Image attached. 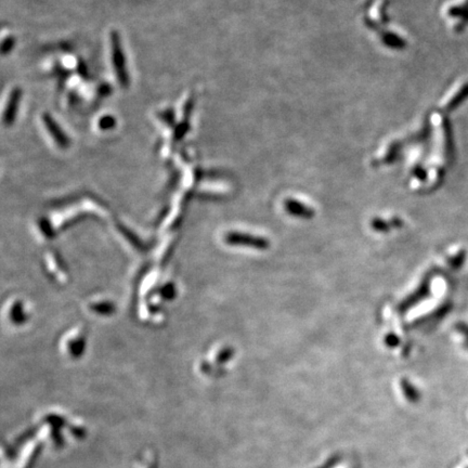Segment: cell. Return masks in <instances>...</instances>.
<instances>
[{"label": "cell", "mask_w": 468, "mask_h": 468, "mask_svg": "<svg viewBox=\"0 0 468 468\" xmlns=\"http://www.w3.org/2000/svg\"><path fill=\"white\" fill-rule=\"evenodd\" d=\"M466 98H468V81L462 84L460 86V88L454 92L453 97L448 101V104H446V107H448L449 109H452V108H454L456 106H459V104L461 102H463Z\"/></svg>", "instance_id": "5"}, {"label": "cell", "mask_w": 468, "mask_h": 468, "mask_svg": "<svg viewBox=\"0 0 468 468\" xmlns=\"http://www.w3.org/2000/svg\"><path fill=\"white\" fill-rule=\"evenodd\" d=\"M466 257H467V254L466 252L464 251V249H462V251H460L457 254H455L450 260H449V266L454 269V270H457V269H460L462 268V266L465 264L466 262Z\"/></svg>", "instance_id": "6"}, {"label": "cell", "mask_w": 468, "mask_h": 468, "mask_svg": "<svg viewBox=\"0 0 468 468\" xmlns=\"http://www.w3.org/2000/svg\"><path fill=\"white\" fill-rule=\"evenodd\" d=\"M233 242L241 243L247 246H252L258 249H266L270 246V242H268L264 237L258 236H249V235H233Z\"/></svg>", "instance_id": "4"}, {"label": "cell", "mask_w": 468, "mask_h": 468, "mask_svg": "<svg viewBox=\"0 0 468 468\" xmlns=\"http://www.w3.org/2000/svg\"><path fill=\"white\" fill-rule=\"evenodd\" d=\"M284 208L289 215H292L296 218H300V219H310V218H312L315 215V212L312 208L294 200L285 201Z\"/></svg>", "instance_id": "2"}, {"label": "cell", "mask_w": 468, "mask_h": 468, "mask_svg": "<svg viewBox=\"0 0 468 468\" xmlns=\"http://www.w3.org/2000/svg\"><path fill=\"white\" fill-rule=\"evenodd\" d=\"M449 15L455 19L457 22L455 27L461 29L468 23V0H461L449 10Z\"/></svg>", "instance_id": "3"}, {"label": "cell", "mask_w": 468, "mask_h": 468, "mask_svg": "<svg viewBox=\"0 0 468 468\" xmlns=\"http://www.w3.org/2000/svg\"><path fill=\"white\" fill-rule=\"evenodd\" d=\"M466 347L468 348V340H467V342H466Z\"/></svg>", "instance_id": "10"}, {"label": "cell", "mask_w": 468, "mask_h": 468, "mask_svg": "<svg viewBox=\"0 0 468 468\" xmlns=\"http://www.w3.org/2000/svg\"><path fill=\"white\" fill-rule=\"evenodd\" d=\"M385 341H386V344L389 346V347H394V346H397L399 342H400V339L396 336V335H393V334H390L386 337V339H385Z\"/></svg>", "instance_id": "8"}, {"label": "cell", "mask_w": 468, "mask_h": 468, "mask_svg": "<svg viewBox=\"0 0 468 468\" xmlns=\"http://www.w3.org/2000/svg\"><path fill=\"white\" fill-rule=\"evenodd\" d=\"M467 468H468V467H467Z\"/></svg>", "instance_id": "11"}, {"label": "cell", "mask_w": 468, "mask_h": 468, "mask_svg": "<svg viewBox=\"0 0 468 468\" xmlns=\"http://www.w3.org/2000/svg\"><path fill=\"white\" fill-rule=\"evenodd\" d=\"M456 330L459 331L461 334L465 336V338L468 340V325L465 323H459L456 325Z\"/></svg>", "instance_id": "9"}, {"label": "cell", "mask_w": 468, "mask_h": 468, "mask_svg": "<svg viewBox=\"0 0 468 468\" xmlns=\"http://www.w3.org/2000/svg\"><path fill=\"white\" fill-rule=\"evenodd\" d=\"M371 227L374 230L378 232H387L390 229L389 223L387 221H385L384 219H380V218H374L371 221Z\"/></svg>", "instance_id": "7"}, {"label": "cell", "mask_w": 468, "mask_h": 468, "mask_svg": "<svg viewBox=\"0 0 468 468\" xmlns=\"http://www.w3.org/2000/svg\"><path fill=\"white\" fill-rule=\"evenodd\" d=\"M430 292V284H429V280H426L424 281V282L420 285V287L418 288V290H415V292L409 296L408 298H405L402 303L400 304L399 306V309L401 311H405V310H408L410 309L411 307H413L414 305H416L419 303V301L423 300L424 298H426L428 296Z\"/></svg>", "instance_id": "1"}]
</instances>
